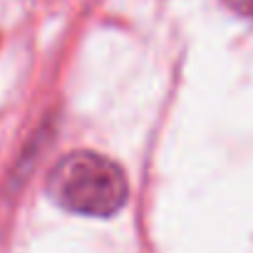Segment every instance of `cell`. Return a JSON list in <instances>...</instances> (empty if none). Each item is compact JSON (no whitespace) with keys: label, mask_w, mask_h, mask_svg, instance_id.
<instances>
[{"label":"cell","mask_w":253,"mask_h":253,"mask_svg":"<svg viewBox=\"0 0 253 253\" xmlns=\"http://www.w3.org/2000/svg\"><path fill=\"white\" fill-rule=\"evenodd\" d=\"M47 194L70 213L107 218L126 204L129 184L117 162L82 149L65 154L50 169Z\"/></svg>","instance_id":"cell-1"},{"label":"cell","mask_w":253,"mask_h":253,"mask_svg":"<svg viewBox=\"0 0 253 253\" xmlns=\"http://www.w3.org/2000/svg\"><path fill=\"white\" fill-rule=\"evenodd\" d=\"M223 3L241 15H253V0H223Z\"/></svg>","instance_id":"cell-2"}]
</instances>
